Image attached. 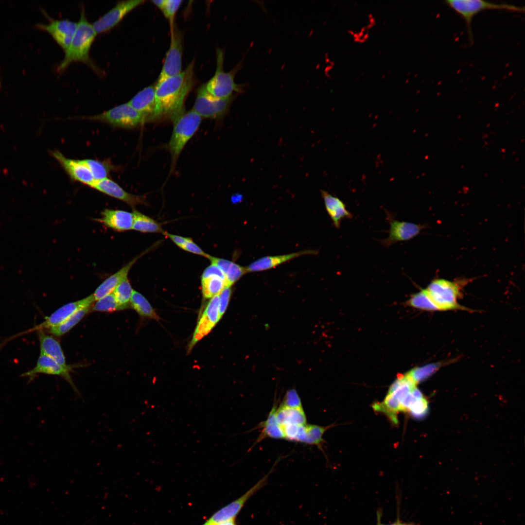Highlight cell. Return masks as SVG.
<instances>
[{"mask_svg":"<svg viewBox=\"0 0 525 525\" xmlns=\"http://www.w3.org/2000/svg\"><path fill=\"white\" fill-rule=\"evenodd\" d=\"M77 23L68 19H52L48 24L38 23L36 27L49 33L65 52L72 40Z\"/></svg>","mask_w":525,"mask_h":525,"instance_id":"16","label":"cell"},{"mask_svg":"<svg viewBox=\"0 0 525 525\" xmlns=\"http://www.w3.org/2000/svg\"><path fill=\"white\" fill-rule=\"evenodd\" d=\"M40 353L52 358L63 368L71 370L66 363L64 353L58 341L44 331H37Z\"/></svg>","mask_w":525,"mask_h":525,"instance_id":"23","label":"cell"},{"mask_svg":"<svg viewBox=\"0 0 525 525\" xmlns=\"http://www.w3.org/2000/svg\"><path fill=\"white\" fill-rule=\"evenodd\" d=\"M181 249L190 253L208 258L210 255L204 252L191 238L188 239Z\"/></svg>","mask_w":525,"mask_h":525,"instance_id":"41","label":"cell"},{"mask_svg":"<svg viewBox=\"0 0 525 525\" xmlns=\"http://www.w3.org/2000/svg\"><path fill=\"white\" fill-rule=\"evenodd\" d=\"M219 297L216 295L210 299L200 318L189 345V350L207 335L221 319L219 312Z\"/></svg>","mask_w":525,"mask_h":525,"instance_id":"17","label":"cell"},{"mask_svg":"<svg viewBox=\"0 0 525 525\" xmlns=\"http://www.w3.org/2000/svg\"><path fill=\"white\" fill-rule=\"evenodd\" d=\"M321 194L326 211L335 228H339L342 220L353 217L352 214L347 209L345 204L339 198L323 190L321 191Z\"/></svg>","mask_w":525,"mask_h":525,"instance_id":"22","label":"cell"},{"mask_svg":"<svg viewBox=\"0 0 525 525\" xmlns=\"http://www.w3.org/2000/svg\"><path fill=\"white\" fill-rule=\"evenodd\" d=\"M234 97V95L226 99L215 97L203 85L198 90L192 109L201 118H221L227 112Z\"/></svg>","mask_w":525,"mask_h":525,"instance_id":"9","label":"cell"},{"mask_svg":"<svg viewBox=\"0 0 525 525\" xmlns=\"http://www.w3.org/2000/svg\"><path fill=\"white\" fill-rule=\"evenodd\" d=\"M203 525H212V524H210V523H209V522H208L207 521V522H206V523H205V524H203Z\"/></svg>","mask_w":525,"mask_h":525,"instance_id":"47","label":"cell"},{"mask_svg":"<svg viewBox=\"0 0 525 525\" xmlns=\"http://www.w3.org/2000/svg\"><path fill=\"white\" fill-rule=\"evenodd\" d=\"M96 35L92 24L88 21L85 8L82 6L75 33L70 46L65 52L63 60L58 66V71H62L72 62L80 61L98 72L99 70L89 57L90 49Z\"/></svg>","mask_w":525,"mask_h":525,"instance_id":"2","label":"cell"},{"mask_svg":"<svg viewBox=\"0 0 525 525\" xmlns=\"http://www.w3.org/2000/svg\"><path fill=\"white\" fill-rule=\"evenodd\" d=\"M82 161L89 169L95 181L107 178L109 173L115 168L108 161H101L92 159H85Z\"/></svg>","mask_w":525,"mask_h":525,"instance_id":"33","label":"cell"},{"mask_svg":"<svg viewBox=\"0 0 525 525\" xmlns=\"http://www.w3.org/2000/svg\"><path fill=\"white\" fill-rule=\"evenodd\" d=\"M98 220L112 229L123 231L132 229L133 216L132 212L122 210L105 209Z\"/></svg>","mask_w":525,"mask_h":525,"instance_id":"21","label":"cell"},{"mask_svg":"<svg viewBox=\"0 0 525 525\" xmlns=\"http://www.w3.org/2000/svg\"><path fill=\"white\" fill-rule=\"evenodd\" d=\"M70 370L63 368L47 355L40 353L35 366L20 376L28 378L29 382L32 381L39 373L60 376L70 384L77 394H80L71 379L70 373Z\"/></svg>","mask_w":525,"mask_h":525,"instance_id":"15","label":"cell"},{"mask_svg":"<svg viewBox=\"0 0 525 525\" xmlns=\"http://www.w3.org/2000/svg\"><path fill=\"white\" fill-rule=\"evenodd\" d=\"M170 238L176 245L180 248L184 245L188 239V237H184L179 235L172 234L167 232L164 234Z\"/></svg>","mask_w":525,"mask_h":525,"instance_id":"43","label":"cell"},{"mask_svg":"<svg viewBox=\"0 0 525 525\" xmlns=\"http://www.w3.org/2000/svg\"><path fill=\"white\" fill-rule=\"evenodd\" d=\"M142 0L120 1L92 24L97 34L106 32L116 25L131 11L143 2Z\"/></svg>","mask_w":525,"mask_h":525,"instance_id":"12","label":"cell"},{"mask_svg":"<svg viewBox=\"0 0 525 525\" xmlns=\"http://www.w3.org/2000/svg\"><path fill=\"white\" fill-rule=\"evenodd\" d=\"M315 250H304L288 254L268 256L262 257L245 267L247 272H255L270 269L295 258L309 254H315Z\"/></svg>","mask_w":525,"mask_h":525,"instance_id":"20","label":"cell"},{"mask_svg":"<svg viewBox=\"0 0 525 525\" xmlns=\"http://www.w3.org/2000/svg\"><path fill=\"white\" fill-rule=\"evenodd\" d=\"M91 306L79 310L61 324L49 328L45 331L46 332L57 336H62L69 332L90 311Z\"/></svg>","mask_w":525,"mask_h":525,"instance_id":"29","label":"cell"},{"mask_svg":"<svg viewBox=\"0 0 525 525\" xmlns=\"http://www.w3.org/2000/svg\"><path fill=\"white\" fill-rule=\"evenodd\" d=\"M119 310L120 307L112 293L97 300L91 307V311L112 312Z\"/></svg>","mask_w":525,"mask_h":525,"instance_id":"37","label":"cell"},{"mask_svg":"<svg viewBox=\"0 0 525 525\" xmlns=\"http://www.w3.org/2000/svg\"><path fill=\"white\" fill-rule=\"evenodd\" d=\"M192 62L180 74L157 83L155 97L158 118L170 117L173 121L184 113V102L193 82Z\"/></svg>","mask_w":525,"mask_h":525,"instance_id":"1","label":"cell"},{"mask_svg":"<svg viewBox=\"0 0 525 525\" xmlns=\"http://www.w3.org/2000/svg\"><path fill=\"white\" fill-rule=\"evenodd\" d=\"M202 118L192 109L184 112L174 121V128L168 149L172 164L175 163L188 141L198 129Z\"/></svg>","mask_w":525,"mask_h":525,"instance_id":"5","label":"cell"},{"mask_svg":"<svg viewBox=\"0 0 525 525\" xmlns=\"http://www.w3.org/2000/svg\"><path fill=\"white\" fill-rule=\"evenodd\" d=\"M152 2L159 9H161L164 4V0H154Z\"/></svg>","mask_w":525,"mask_h":525,"instance_id":"46","label":"cell"},{"mask_svg":"<svg viewBox=\"0 0 525 525\" xmlns=\"http://www.w3.org/2000/svg\"><path fill=\"white\" fill-rule=\"evenodd\" d=\"M133 291L128 277L123 279L116 287L112 293L120 310L130 307V301Z\"/></svg>","mask_w":525,"mask_h":525,"instance_id":"32","label":"cell"},{"mask_svg":"<svg viewBox=\"0 0 525 525\" xmlns=\"http://www.w3.org/2000/svg\"><path fill=\"white\" fill-rule=\"evenodd\" d=\"M91 187L121 200L133 208L139 204H145L146 203L143 196L135 195L126 192L117 183L108 178L95 181Z\"/></svg>","mask_w":525,"mask_h":525,"instance_id":"19","label":"cell"},{"mask_svg":"<svg viewBox=\"0 0 525 525\" xmlns=\"http://www.w3.org/2000/svg\"><path fill=\"white\" fill-rule=\"evenodd\" d=\"M442 365L443 364L439 362L427 364L415 368L405 375L417 385L435 373Z\"/></svg>","mask_w":525,"mask_h":525,"instance_id":"35","label":"cell"},{"mask_svg":"<svg viewBox=\"0 0 525 525\" xmlns=\"http://www.w3.org/2000/svg\"><path fill=\"white\" fill-rule=\"evenodd\" d=\"M446 3L460 15L465 22L468 37L473 42L471 23L473 18L479 13L487 10H505L524 12V6L507 3H498L481 0H446Z\"/></svg>","mask_w":525,"mask_h":525,"instance_id":"6","label":"cell"},{"mask_svg":"<svg viewBox=\"0 0 525 525\" xmlns=\"http://www.w3.org/2000/svg\"><path fill=\"white\" fill-rule=\"evenodd\" d=\"M0 87H1V83H0Z\"/></svg>","mask_w":525,"mask_h":525,"instance_id":"48","label":"cell"},{"mask_svg":"<svg viewBox=\"0 0 525 525\" xmlns=\"http://www.w3.org/2000/svg\"><path fill=\"white\" fill-rule=\"evenodd\" d=\"M278 423L281 425L287 424L305 425L307 419L304 409L291 408L280 405L275 411Z\"/></svg>","mask_w":525,"mask_h":525,"instance_id":"27","label":"cell"},{"mask_svg":"<svg viewBox=\"0 0 525 525\" xmlns=\"http://www.w3.org/2000/svg\"><path fill=\"white\" fill-rule=\"evenodd\" d=\"M470 279L450 280L435 278L425 289L438 311L470 310L460 305L457 300L462 296V289Z\"/></svg>","mask_w":525,"mask_h":525,"instance_id":"3","label":"cell"},{"mask_svg":"<svg viewBox=\"0 0 525 525\" xmlns=\"http://www.w3.org/2000/svg\"><path fill=\"white\" fill-rule=\"evenodd\" d=\"M182 2L181 0H164V4L161 10L165 17L168 20L171 31L174 29L175 16Z\"/></svg>","mask_w":525,"mask_h":525,"instance_id":"38","label":"cell"},{"mask_svg":"<svg viewBox=\"0 0 525 525\" xmlns=\"http://www.w3.org/2000/svg\"><path fill=\"white\" fill-rule=\"evenodd\" d=\"M271 472L241 497L215 512L207 521L215 525L223 521L235 519L246 501L265 485Z\"/></svg>","mask_w":525,"mask_h":525,"instance_id":"13","label":"cell"},{"mask_svg":"<svg viewBox=\"0 0 525 525\" xmlns=\"http://www.w3.org/2000/svg\"><path fill=\"white\" fill-rule=\"evenodd\" d=\"M155 88L156 85L146 87L128 102L142 117L144 122L158 118Z\"/></svg>","mask_w":525,"mask_h":525,"instance_id":"18","label":"cell"},{"mask_svg":"<svg viewBox=\"0 0 525 525\" xmlns=\"http://www.w3.org/2000/svg\"><path fill=\"white\" fill-rule=\"evenodd\" d=\"M278 402L274 403L267 419L259 424L257 428L262 429L260 435L258 438L255 444L259 443L266 438L274 439H285V436L282 427L278 423L275 416V411Z\"/></svg>","mask_w":525,"mask_h":525,"instance_id":"26","label":"cell"},{"mask_svg":"<svg viewBox=\"0 0 525 525\" xmlns=\"http://www.w3.org/2000/svg\"><path fill=\"white\" fill-rule=\"evenodd\" d=\"M209 259L211 264L217 266L224 274L227 287H231L247 272L246 267L242 266L232 261L210 255Z\"/></svg>","mask_w":525,"mask_h":525,"instance_id":"25","label":"cell"},{"mask_svg":"<svg viewBox=\"0 0 525 525\" xmlns=\"http://www.w3.org/2000/svg\"><path fill=\"white\" fill-rule=\"evenodd\" d=\"M210 276H218L226 280L225 277L220 269L213 264H211L210 265L205 269L202 275L201 278H205Z\"/></svg>","mask_w":525,"mask_h":525,"instance_id":"42","label":"cell"},{"mask_svg":"<svg viewBox=\"0 0 525 525\" xmlns=\"http://www.w3.org/2000/svg\"><path fill=\"white\" fill-rule=\"evenodd\" d=\"M224 53L221 49L216 51V69L214 75L204 85L206 90L213 96L226 99L234 95V93H241L248 87L247 83L238 84L235 82L236 74L243 67L240 62L233 69L225 72L223 68Z\"/></svg>","mask_w":525,"mask_h":525,"instance_id":"4","label":"cell"},{"mask_svg":"<svg viewBox=\"0 0 525 525\" xmlns=\"http://www.w3.org/2000/svg\"><path fill=\"white\" fill-rule=\"evenodd\" d=\"M333 425L321 426L315 424H307L305 427V436L303 443L315 445L320 449L324 442L323 436L325 432Z\"/></svg>","mask_w":525,"mask_h":525,"instance_id":"34","label":"cell"},{"mask_svg":"<svg viewBox=\"0 0 525 525\" xmlns=\"http://www.w3.org/2000/svg\"><path fill=\"white\" fill-rule=\"evenodd\" d=\"M231 295V289L230 287H226L219 294V312L221 318L225 313L227 308Z\"/></svg>","mask_w":525,"mask_h":525,"instance_id":"40","label":"cell"},{"mask_svg":"<svg viewBox=\"0 0 525 525\" xmlns=\"http://www.w3.org/2000/svg\"><path fill=\"white\" fill-rule=\"evenodd\" d=\"M130 306L141 316L158 319V315L147 299L138 291H133Z\"/></svg>","mask_w":525,"mask_h":525,"instance_id":"30","label":"cell"},{"mask_svg":"<svg viewBox=\"0 0 525 525\" xmlns=\"http://www.w3.org/2000/svg\"><path fill=\"white\" fill-rule=\"evenodd\" d=\"M49 153L59 163L71 179L90 187L95 182L90 171L82 160L67 158L56 150H50Z\"/></svg>","mask_w":525,"mask_h":525,"instance_id":"14","label":"cell"},{"mask_svg":"<svg viewBox=\"0 0 525 525\" xmlns=\"http://www.w3.org/2000/svg\"><path fill=\"white\" fill-rule=\"evenodd\" d=\"M182 36L175 28L171 31V43L157 83L176 76L182 71Z\"/></svg>","mask_w":525,"mask_h":525,"instance_id":"11","label":"cell"},{"mask_svg":"<svg viewBox=\"0 0 525 525\" xmlns=\"http://www.w3.org/2000/svg\"><path fill=\"white\" fill-rule=\"evenodd\" d=\"M411 307L427 311H438L425 289L413 294L407 301Z\"/></svg>","mask_w":525,"mask_h":525,"instance_id":"36","label":"cell"},{"mask_svg":"<svg viewBox=\"0 0 525 525\" xmlns=\"http://www.w3.org/2000/svg\"><path fill=\"white\" fill-rule=\"evenodd\" d=\"M82 118L103 122L115 127L124 128H134L145 122L142 117L128 103L102 113Z\"/></svg>","mask_w":525,"mask_h":525,"instance_id":"8","label":"cell"},{"mask_svg":"<svg viewBox=\"0 0 525 525\" xmlns=\"http://www.w3.org/2000/svg\"><path fill=\"white\" fill-rule=\"evenodd\" d=\"M215 525H237L235 519H231L218 523Z\"/></svg>","mask_w":525,"mask_h":525,"instance_id":"45","label":"cell"},{"mask_svg":"<svg viewBox=\"0 0 525 525\" xmlns=\"http://www.w3.org/2000/svg\"><path fill=\"white\" fill-rule=\"evenodd\" d=\"M95 301L93 294H91L80 300L70 302L57 309L50 315L45 317V319L41 323L33 327L15 334L4 340L3 345L10 341L21 335L40 330L45 331L51 327L56 326L70 317L74 313L80 309L92 306Z\"/></svg>","mask_w":525,"mask_h":525,"instance_id":"7","label":"cell"},{"mask_svg":"<svg viewBox=\"0 0 525 525\" xmlns=\"http://www.w3.org/2000/svg\"><path fill=\"white\" fill-rule=\"evenodd\" d=\"M132 213L133 222L132 229L143 233H165L160 224L153 219L135 209Z\"/></svg>","mask_w":525,"mask_h":525,"instance_id":"28","label":"cell"},{"mask_svg":"<svg viewBox=\"0 0 525 525\" xmlns=\"http://www.w3.org/2000/svg\"><path fill=\"white\" fill-rule=\"evenodd\" d=\"M202 292L206 299L219 295L227 286L225 279L218 276H210L201 278Z\"/></svg>","mask_w":525,"mask_h":525,"instance_id":"31","label":"cell"},{"mask_svg":"<svg viewBox=\"0 0 525 525\" xmlns=\"http://www.w3.org/2000/svg\"><path fill=\"white\" fill-rule=\"evenodd\" d=\"M386 212V220L389 224V228L386 231L388 236L379 241L382 245L386 248L398 242L411 240L420 234L425 228L424 225L395 219L391 213Z\"/></svg>","mask_w":525,"mask_h":525,"instance_id":"10","label":"cell"},{"mask_svg":"<svg viewBox=\"0 0 525 525\" xmlns=\"http://www.w3.org/2000/svg\"><path fill=\"white\" fill-rule=\"evenodd\" d=\"M280 405L295 409H303L300 398L295 389L288 390Z\"/></svg>","mask_w":525,"mask_h":525,"instance_id":"39","label":"cell"},{"mask_svg":"<svg viewBox=\"0 0 525 525\" xmlns=\"http://www.w3.org/2000/svg\"><path fill=\"white\" fill-rule=\"evenodd\" d=\"M377 523L376 525H416L413 523H403L400 520V518L398 516L397 519H396L393 523L390 525H385L383 524L381 522L382 512L380 510L377 511Z\"/></svg>","mask_w":525,"mask_h":525,"instance_id":"44","label":"cell"},{"mask_svg":"<svg viewBox=\"0 0 525 525\" xmlns=\"http://www.w3.org/2000/svg\"><path fill=\"white\" fill-rule=\"evenodd\" d=\"M137 256L117 272L105 279L95 290L93 294L95 301L112 293L118 284L127 277L128 274L133 264L143 255Z\"/></svg>","mask_w":525,"mask_h":525,"instance_id":"24","label":"cell"}]
</instances>
